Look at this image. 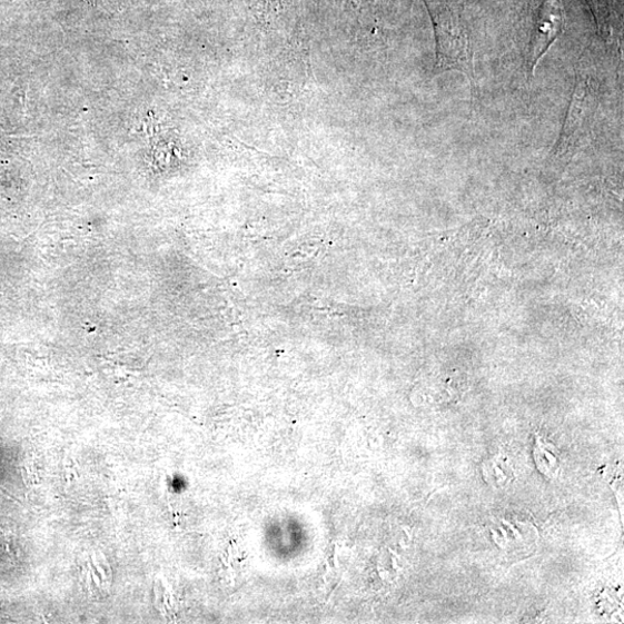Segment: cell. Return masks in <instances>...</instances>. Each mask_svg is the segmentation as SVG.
<instances>
[{
  "label": "cell",
  "mask_w": 624,
  "mask_h": 624,
  "mask_svg": "<svg viewBox=\"0 0 624 624\" xmlns=\"http://www.w3.org/2000/svg\"><path fill=\"white\" fill-rule=\"evenodd\" d=\"M592 113V98L585 80H578L569 106L566 121H564L561 137L557 141V153L566 152L576 145L583 136L588 117Z\"/></svg>",
  "instance_id": "6da1fadb"
},
{
  "label": "cell",
  "mask_w": 624,
  "mask_h": 624,
  "mask_svg": "<svg viewBox=\"0 0 624 624\" xmlns=\"http://www.w3.org/2000/svg\"><path fill=\"white\" fill-rule=\"evenodd\" d=\"M536 444V452H534L536 454H534V457H536L538 468L543 465L541 471L545 473L548 478H555L558 468L557 456L553 455L548 450V444L541 442L539 438Z\"/></svg>",
  "instance_id": "7a4b0ae2"
}]
</instances>
